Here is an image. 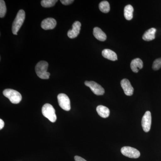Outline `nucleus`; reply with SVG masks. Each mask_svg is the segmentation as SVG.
<instances>
[{"instance_id":"5701e85b","label":"nucleus","mask_w":161,"mask_h":161,"mask_svg":"<svg viewBox=\"0 0 161 161\" xmlns=\"http://www.w3.org/2000/svg\"><path fill=\"white\" fill-rule=\"evenodd\" d=\"M75 161H87L85 159H84L78 156H75Z\"/></svg>"},{"instance_id":"7ed1b4c3","label":"nucleus","mask_w":161,"mask_h":161,"mask_svg":"<svg viewBox=\"0 0 161 161\" xmlns=\"http://www.w3.org/2000/svg\"><path fill=\"white\" fill-rule=\"evenodd\" d=\"M3 94L6 98H9L12 103H19L22 100V95L20 93L15 90L7 89L3 91Z\"/></svg>"},{"instance_id":"4468645a","label":"nucleus","mask_w":161,"mask_h":161,"mask_svg":"<svg viewBox=\"0 0 161 161\" xmlns=\"http://www.w3.org/2000/svg\"><path fill=\"white\" fill-rule=\"evenodd\" d=\"M104 58L108 60L115 61L117 60V56L115 52L109 49H104L102 53Z\"/></svg>"},{"instance_id":"ddd939ff","label":"nucleus","mask_w":161,"mask_h":161,"mask_svg":"<svg viewBox=\"0 0 161 161\" xmlns=\"http://www.w3.org/2000/svg\"><path fill=\"white\" fill-rule=\"evenodd\" d=\"M93 35L95 38L99 41H104L106 40V35L99 27H95L94 28Z\"/></svg>"},{"instance_id":"f8f14e48","label":"nucleus","mask_w":161,"mask_h":161,"mask_svg":"<svg viewBox=\"0 0 161 161\" xmlns=\"http://www.w3.org/2000/svg\"><path fill=\"white\" fill-rule=\"evenodd\" d=\"M143 66V63L142 60L140 58H136L133 59L131 61L130 67L132 71L134 73H137L139 71V69H142Z\"/></svg>"},{"instance_id":"f257e3e1","label":"nucleus","mask_w":161,"mask_h":161,"mask_svg":"<svg viewBox=\"0 0 161 161\" xmlns=\"http://www.w3.org/2000/svg\"><path fill=\"white\" fill-rule=\"evenodd\" d=\"M48 64L45 61H40L36 65L35 69L36 73L39 78L43 79H49V73L47 72Z\"/></svg>"},{"instance_id":"423d86ee","label":"nucleus","mask_w":161,"mask_h":161,"mask_svg":"<svg viewBox=\"0 0 161 161\" xmlns=\"http://www.w3.org/2000/svg\"><path fill=\"white\" fill-rule=\"evenodd\" d=\"M58 103L61 108L66 111L71 109L70 101L68 96L64 94H60L58 96Z\"/></svg>"},{"instance_id":"9b49d317","label":"nucleus","mask_w":161,"mask_h":161,"mask_svg":"<svg viewBox=\"0 0 161 161\" xmlns=\"http://www.w3.org/2000/svg\"><path fill=\"white\" fill-rule=\"evenodd\" d=\"M57 25V21L55 19L48 18L43 20L41 24V26L45 30L54 29Z\"/></svg>"},{"instance_id":"a211bd4d","label":"nucleus","mask_w":161,"mask_h":161,"mask_svg":"<svg viewBox=\"0 0 161 161\" xmlns=\"http://www.w3.org/2000/svg\"><path fill=\"white\" fill-rule=\"evenodd\" d=\"M99 8L100 11L103 13H108L110 10L109 3L107 1H102L99 4Z\"/></svg>"},{"instance_id":"b1692460","label":"nucleus","mask_w":161,"mask_h":161,"mask_svg":"<svg viewBox=\"0 0 161 161\" xmlns=\"http://www.w3.org/2000/svg\"><path fill=\"white\" fill-rule=\"evenodd\" d=\"M4 125H5V123H4L3 119H0V130H2L3 129Z\"/></svg>"},{"instance_id":"2eb2a0df","label":"nucleus","mask_w":161,"mask_h":161,"mask_svg":"<svg viewBox=\"0 0 161 161\" xmlns=\"http://www.w3.org/2000/svg\"><path fill=\"white\" fill-rule=\"evenodd\" d=\"M96 111L99 116L103 118H108L110 115V110L108 108L103 105H99L96 108Z\"/></svg>"},{"instance_id":"412c9836","label":"nucleus","mask_w":161,"mask_h":161,"mask_svg":"<svg viewBox=\"0 0 161 161\" xmlns=\"http://www.w3.org/2000/svg\"><path fill=\"white\" fill-rule=\"evenodd\" d=\"M161 68V58L156 59L153 64L152 68L154 70H158Z\"/></svg>"},{"instance_id":"dca6fc26","label":"nucleus","mask_w":161,"mask_h":161,"mask_svg":"<svg viewBox=\"0 0 161 161\" xmlns=\"http://www.w3.org/2000/svg\"><path fill=\"white\" fill-rule=\"evenodd\" d=\"M156 31L155 28H151L147 30L143 36V40L147 41H151L154 40L155 38Z\"/></svg>"},{"instance_id":"f03ea898","label":"nucleus","mask_w":161,"mask_h":161,"mask_svg":"<svg viewBox=\"0 0 161 161\" xmlns=\"http://www.w3.org/2000/svg\"><path fill=\"white\" fill-rule=\"evenodd\" d=\"M25 19V12L23 9H20L18 12L16 17L12 24V33L14 35H17L18 32L24 23Z\"/></svg>"},{"instance_id":"9d476101","label":"nucleus","mask_w":161,"mask_h":161,"mask_svg":"<svg viewBox=\"0 0 161 161\" xmlns=\"http://www.w3.org/2000/svg\"><path fill=\"white\" fill-rule=\"evenodd\" d=\"M120 84L126 95L127 96H131L133 95L134 89L129 80L127 79H123L121 81Z\"/></svg>"},{"instance_id":"f3484780","label":"nucleus","mask_w":161,"mask_h":161,"mask_svg":"<svg viewBox=\"0 0 161 161\" xmlns=\"http://www.w3.org/2000/svg\"><path fill=\"white\" fill-rule=\"evenodd\" d=\"M134 11L133 7L131 5H127L124 9V16L127 20L132 19Z\"/></svg>"},{"instance_id":"0eeeda50","label":"nucleus","mask_w":161,"mask_h":161,"mask_svg":"<svg viewBox=\"0 0 161 161\" xmlns=\"http://www.w3.org/2000/svg\"><path fill=\"white\" fill-rule=\"evenodd\" d=\"M85 84L90 88L92 92L97 95H102L104 94V89L100 85L94 81H86Z\"/></svg>"},{"instance_id":"aec40b11","label":"nucleus","mask_w":161,"mask_h":161,"mask_svg":"<svg viewBox=\"0 0 161 161\" xmlns=\"http://www.w3.org/2000/svg\"><path fill=\"white\" fill-rule=\"evenodd\" d=\"M6 13V7L5 2L3 0L0 1V17H4Z\"/></svg>"},{"instance_id":"6ab92c4d","label":"nucleus","mask_w":161,"mask_h":161,"mask_svg":"<svg viewBox=\"0 0 161 161\" xmlns=\"http://www.w3.org/2000/svg\"><path fill=\"white\" fill-rule=\"evenodd\" d=\"M58 2L57 0H42L41 2V6L45 8L53 7Z\"/></svg>"},{"instance_id":"39448f33","label":"nucleus","mask_w":161,"mask_h":161,"mask_svg":"<svg viewBox=\"0 0 161 161\" xmlns=\"http://www.w3.org/2000/svg\"><path fill=\"white\" fill-rule=\"evenodd\" d=\"M123 155L132 158H138L140 156V153L137 149L130 147H124L121 149Z\"/></svg>"},{"instance_id":"20e7f679","label":"nucleus","mask_w":161,"mask_h":161,"mask_svg":"<svg viewBox=\"0 0 161 161\" xmlns=\"http://www.w3.org/2000/svg\"><path fill=\"white\" fill-rule=\"evenodd\" d=\"M42 114L44 117L48 119L52 122L54 123L57 120V115L55 109L52 105L49 103L44 104L42 107Z\"/></svg>"},{"instance_id":"1a4fd4ad","label":"nucleus","mask_w":161,"mask_h":161,"mask_svg":"<svg viewBox=\"0 0 161 161\" xmlns=\"http://www.w3.org/2000/svg\"><path fill=\"white\" fill-rule=\"evenodd\" d=\"M81 27V23L78 21H76L72 25V29L68 32V36L70 39L77 37L79 34Z\"/></svg>"},{"instance_id":"4be33fe9","label":"nucleus","mask_w":161,"mask_h":161,"mask_svg":"<svg viewBox=\"0 0 161 161\" xmlns=\"http://www.w3.org/2000/svg\"><path fill=\"white\" fill-rule=\"evenodd\" d=\"M74 2V1H73V0H61L60 1V2H61L62 4L66 5H66H69V4H71Z\"/></svg>"},{"instance_id":"6e6552de","label":"nucleus","mask_w":161,"mask_h":161,"mask_svg":"<svg viewBox=\"0 0 161 161\" xmlns=\"http://www.w3.org/2000/svg\"><path fill=\"white\" fill-rule=\"evenodd\" d=\"M152 117L150 111H147L145 113L142 120V125L144 132H149L151 128Z\"/></svg>"}]
</instances>
